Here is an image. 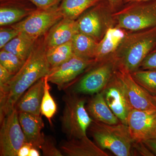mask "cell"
Instances as JSON below:
<instances>
[{"label":"cell","instance_id":"9c48e42d","mask_svg":"<svg viewBox=\"0 0 156 156\" xmlns=\"http://www.w3.org/2000/svg\"><path fill=\"white\" fill-rule=\"evenodd\" d=\"M76 84L73 92L84 95H95L106 87L117 69L116 62L110 58L98 62Z\"/></svg>","mask_w":156,"mask_h":156},{"label":"cell","instance_id":"5bb4252c","mask_svg":"<svg viewBox=\"0 0 156 156\" xmlns=\"http://www.w3.org/2000/svg\"><path fill=\"white\" fill-rule=\"evenodd\" d=\"M29 0H1L0 26H9L21 21L37 8Z\"/></svg>","mask_w":156,"mask_h":156},{"label":"cell","instance_id":"5b68a950","mask_svg":"<svg viewBox=\"0 0 156 156\" xmlns=\"http://www.w3.org/2000/svg\"><path fill=\"white\" fill-rule=\"evenodd\" d=\"M74 92L65 95L64 108L61 118V128L67 139L87 136L93 121L85 108L86 100Z\"/></svg>","mask_w":156,"mask_h":156},{"label":"cell","instance_id":"cb8c5ba5","mask_svg":"<svg viewBox=\"0 0 156 156\" xmlns=\"http://www.w3.org/2000/svg\"><path fill=\"white\" fill-rule=\"evenodd\" d=\"M46 55L50 70L57 67L74 55L72 41L47 49Z\"/></svg>","mask_w":156,"mask_h":156},{"label":"cell","instance_id":"8fae6325","mask_svg":"<svg viewBox=\"0 0 156 156\" xmlns=\"http://www.w3.org/2000/svg\"><path fill=\"white\" fill-rule=\"evenodd\" d=\"M129 133L134 144L144 143L156 136V110L132 109L127 122Z\"/></svg>","mask_w":156,"mask_h":156},{"label":"cell","instance_id":"9a60e30c","mask_svg":"<svg viewBox=\"0 0 156 156\" xmlns=\"http://www.w3.org/2000/svg\"><path fill=\"white\" fill-rule=\"evenodd\" d=\"M78 32L76 20L63 17L45 35L44 41L47 49L71 41Z\"/></svg>","mask_w":156,"mask_h":156},{"label":"cell","instance_id":"52a82bcc","mask_svg":"<svg viewBox=\"0 0 156 156\" xmlns=\"http://www.w3.org/2000/svg\"><path fill=\"white\" fill-rule=\"evenodd\" d=\"M63 17L59 6L46 10L37 9L24 19L11 26L20 32L37 40L45 35Z\"/></svg>","mask_w":156,"mask_h":156},{"label":"cell","instance_id":"836d02e7","mask_svg":"<svg viewBox=\"0 0 156 156\" xmlns=\"http://www.w3.org/2000/svg\"><path fill=\"white\" fill-rule=\"evenodd\" d=\"M114 11H118L122 7L124 0H106Z\"/></svg>","mask_w":156,"mask_h":156},{"label":"cell","instance_id":"d590c367","mask_svg":"<svg viewBox=\"0 0 156 156\" xmlns=\"http://www.w3.org/2000/svg\"><path fill=\"white\" fill-rule=\"evenodd\" d=\"M39 149L37 148L32 147L30 149L29 156H41V152Z\"/></svg>","mask_w":156,"mask_h":156},{"label":"cell","instance_id":"f1b7e54d","mask_svg":"<svg viewBox=\"0 0 156 156\" xmlns=\"http://www.w3.org/2000/svg\"><path fill=\"white\" fill-rule=\"evenodd\" d=\"M20 32L11 26L2 27L0 29V49H2Z\"/></svg>","mask_w":156,"mask_h":156},{"label":"cell","instance_id":"83f0119b","mask_svg":"<svg viewBox=\"0 0 156 156\" xmlns=\"http://www.w3.org/2000/svg\"><path fill=\"white\" fill-rule=\"evenodd\" d=\"M43 155L45 156H62L61 151L57 147L56 141L53 137L45 136L44 140L40 147Z\"/></svg>","mask_w":156,"mask_h":156},{"label":"cell","instance_id":"74e56055","mask_svg":"<svg viewBox=\"0 0 156 156\" xmlns=\"http://www.w3.org/2000/svg\"><path fill=\"white\" fill-rule=\"evenodd\" d=\"M154 96L155 100V101H156V95H154Z\"/></svg>","mask_w":156,"mask_h":156},{"label":"cell","instance_id":"f546056e","mask_svg":"<svg viewBox=\"0 0 156 156\" xmlns=\"http://www.w3.org/2000/svg\"><path fill=\"white\" fill-rule=\"evenodd\" d=\"M140 68L144 70H156V48L144 59Z\"/></svg>","mask_w":156,"mask_h":156},{"label":"cell","instance_id":"7a4b0ae2","mask_svg":"<svg viewBox=\"0 0 156 156\" xmlns=\"http://www.w3.org/2000/svg\"><path fill=\"white\" fill-rule=\"evenodd\" d=\"M156 48V27L127 31L113 56L118 69L130 73L139 69L145 57Z\"/></svg>","mask_w":156,"mask_h":156},{"label":"cell","instance_id":"2e32d148","mask_svg":"<svg viewBox=\"0 0 156 156\" xmlns=\"http://www.w3.org/2000/svg\"><path fill=\"white\" fill-rule=\"evenodd\" d=\"M44 91V77L35 83L17 101L15 108L19 113L41 115V105Z\"/></svg>","mask_w":156,"mask_h":156},{"label":"cell","instance_id":"ba28073f","mask_svg":"<svg viewBox=\"0 0 156 156\" xmlns=\"http://www.w3.org/2000/svg\"><path fill=\"white\" fill-rule=\"evenodd\" d=\"M0 156H17L26 141L15 108L0 120Z\"/></svg>","mask_w":156,"mask_h":156},{"label":"cell","instance_id":"ffe728a7","mask_svg":"<svg viewBox=\"0 0 156 156\" xmlns=\"http://www.w3.org/2000/svg\"><path fill=\"white\" fill-rule=\"evenodd\" d=\"M87 109L90 117L95 121L108 125L121 123L108 105L101 92L95 94L89 100Z\"/></svg>","mask_w":156,"mask_h":156},{"label":"cell","instance_id":"6da1fadb","mask_svg":"<svg viewBox=\"0 0 156 156\" xmlns=\"http://www.w3.org/2000/svg\"><path fill=\"white\" fill-rule=\"evenodd\" d=\"M46 52L44 35L37 39L19 71L0 87V120L14 109L17 101L27 89L48 75L50 68Z\"/></svg>","mask_w":156,"mask_h":156},{"label":"cell","instance_id":"ac0fdd59","mask_svg":"<svg viewBox=\"0 0 156 156\" xmlns=\"http://www.w3.org/2000/svg\"><path fill=\"white\" fill-rule=\"evenodd\" d=\"M18 117L26 142L30 143L33 147L40 149L45 136L42 131L44 124L41 115H36L26 113H19Z\"/></svg>","mask_w":156,"mask_h":156},{"label":"cell","instance_id":"4fadbf2b","mask_svg":"<svg viewBox=\"0 0 156 156\" xmlns=\"http://www.w3.org/2000/svg\"><path fill=\"white\" fill-rule=\"evenodd\" d=\"M101 92L108 105L113 113L121 123L128 126V114L132 109L128 104L122 83L115 72Z\"/></svg>","mask_w":156,"mask_h":156},{"label":"cell","instance_id":"484cf974","mask_svg":"<svg viewBox=\"0 0 156 156\" xmlns=\"http://www.w3.org/2000/svg\"><path fill=\"white\" fill-rule=\"evenodd\" d=\"M49 83L46 76L44 77V91L41 105V114L48 119L51 125L52 119L57 112V106L50 94Z\"/></svg>","mask_w":156,"mask_h":156},{"label":"cell","instance_id":"8d00e7d4","mask_svg":"<svg viewBox=\"0 0 156 156\" xmlns=\"http://www.w3.org/2000/svg\"><path fill=\"white\" fill-rule=\"evenodd\" d=\"M152 1V0H124V4L132 2H147V1Z\"/></svg>","mask_w":156,"mask_h":156},{"label":"cell","instance_id":"44dd1931","mask_svg":"<svg viewBox=\"0 0 156 156\" xmlns=\"http://www.w3.org/2000/svg\"><path fill=\"white\" fill-rule=\"evenodd\" d=\"M72 42L74 55L82 58L95 60L98 42L80 32L75 35Z\"/></svg>","mask_w":156,"mask_h":156},{"label":"cell","instance_id":"7c38bea8","mask_svg":"<svg viewBox=\"0 0 156 156\" xmlns=\"http://www.w3.org/2000/svg\"><path fill=\"white\" fill-rule=\"evenodd\" d=\"M95 64L94 59L74 55L67 61L50 70L47 76L48 82L55 84L59 90L64 89L85 70Z\"/></svg>","mask_w":156,"mask_h":156},{"label":"cell","instance_id":"d6986e66","mask_svg":"<svg viewBox=\"0 0 156 156\" xmlns=\"http://www.w3.org/2000/svg\"><path fill=\"white\" fill-rule=\"evenodd\" d=\"M126 33V30L116 26L111 27L107 31L98 44L95 58L96 63L113 58Z\"/></svg>","mask_w":156,"mask_h":156},{"label":"cell","instance_id":"4dcf8cb0","mask_svg":"<svg viewBox=\"0 0 156 156\" xmlns=\"http://www.w3.org/2000/svg\"><path fill=\"white\" fill-rule=\"evenodd\" d=\"M37 9H49L58 7L62 0H29Z\"/></svg>","mask_w":156,"mask_h":156},{"label":"cell","instance_id":"30bf717a","mask_svg":"<svg viewBox=\"0 0 156 156\" xmlns=\"http://www.w3.org/2000/svg\"><path fill=\"white\" fill-rule=\"evenodd\" d=\"M115 73L119 79L131 109L149 111L156 110L154 96L134 80L131 73L118 69Z\"/></svg>","mask_w":156,"mask_h":156},{"label":"cell","instance_id":"7402d4cb","mask_svg":"<svg viewBox=\"0 0 156 156\" xmlns=\"http://www.w3.org/2000/svg\"><path fill=\"white\" fill-rule=\"evenodd\" d=\"M36 41L25 34L20 32L2 49L13 53L25 62Z\"/></svg>","mask_w":156,"mask_h":156},{"label":"cell","instance_id":"603a6c76","mask_svg":"<svg viewBox=\"0 0 156 156\" xmlns=\"http://www.w3.org/2000/svg\"><path fill=\"white\" fill-rule=\"evenodd\" d=\"M102 0H62L59 5L63 17L76 20L84 12Z\"/></svg>","mask_w":156,"mask_h":156},{"label":"cell","instance_id":"3957f363","mask_svg":"<svg viewBox=\"0 0 156 156\" xmlns=\"http://www.w3.org/2000/svg\"><path fill=\"white\" fill-rule=\"evenodd\" d=\"M88 130L102 149L108 150L117 156L132 155L134 143L126 125H108L93 120Z\"/></svg>","mask_w":156,"mask_h":156},{"label":"cell","instance_id":"4316f807","mask_svg":"<svg viewBox=\"0 0 156 156\" xmlns=\"http://www.w3.org/2000/svg\"><path fill=\"white\" fill-rule=\"evenodd\" d=\"M25 62L13 53L3 49L0 51V65L8 70L12 74L17 73Z\"/></svg>","mask_w":156,"mask_h":156},{"label":"cell","instance_id":"277c9868","mask_svg":"<svg viewBox=\"0 0 156 156\" xmlns=\"http://www.w3.org/2000/svg\"><path fill=\"white\" fill-rule=\"evenodd\" d=\"M115 26L127 31L156 27V0L124 4L113 14Z\"/></svg>","mask_w":156,"mask_h":156},{"label":"cell","instance_id":"d6a6232c","mask_svg":"<svg viewBox=\"0 0 156 156\" xmlns=\"http://www.w3.org/2000/svg\"><path fill=\"white\" fill-rule=\"evenodd\" d=\"M32 147H33L30 143L26 142L20 149L17 156H29L30 149Z\"/></svg>","mask_w":156,"mask_h":156},{"label":"cell","instance_id":"d4e9b609","mask_svg":"<svg viewBox=\"0 0 156 156\" xmlns=\"http://www.w3.org/2000/svg\"><path fill=\"white\" fill-rule=\"evenodd\" d=\"M131 75L141 87L151 94L156 95V70L138 69Z\"/></svg>","mask_w":156,"mask_h":156},{"label":"cell","instance_id":"e575fe53","mask_svg":"<svg viewBox=\"0 0 156 156\" xmlns=\"http://www.w3.org/2000/svg\"><path fill=\"white\" fill-rule=\"evenodd\" d=\"M144 143L153 154L156 155V136L154 138L147 140Z\"/></svg>","mask_w":156,"mask_h":156},{"label":"cell","instance_id":"e0dca14e","mask_svg":"<svg viewBox=\"0 0 156 156\" xmlns=\"http://www.w3.org/2000/svg\"><path fill=\"white\" fill-rule=\"evenodd\" d=\"M59 149L68 156H108L107 153L91 141L87 136L62 141Z\"/></svg>","mask_w":156,"mask_h":156},{"label":"cell","instance_id":"1f68e13d","mask_svg":"<svg viewBox=\"0 0 156 156\" xmlns=\"http://www.w3.org/2000/svg\"><path fill=\"white\" fill-rule=\"evenodd\" d=\"M13 76L14 75L0 65V87L8 83Z\"/></svg>","mask_w":156,"mask_h":156},{"label":"cell","instance_id":"8992f818","mask_svg":"<svg viewBox=\"0 0 156 156\" xmlns=\"http://www.w3.org/2000/svg\"><path fill=\"white\" fill-rule=\"evenodd\" d=\"M114 12L106 0H102L76 20L79 32L99 42L109 29L115 26Z\"/></svg>","mask_w":156,"mask_h":156}]
</instances>
